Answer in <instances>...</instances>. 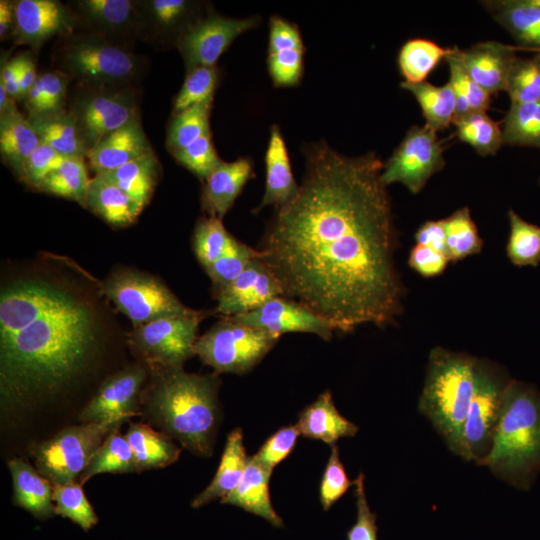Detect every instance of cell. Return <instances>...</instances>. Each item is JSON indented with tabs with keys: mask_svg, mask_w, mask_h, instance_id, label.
<instances>
[{
	"mask_svg": "<svg viewBox=\"0 0 540 540\" xmlns=\"http://www.w3.org/2000/svg\"><path fill=\"white\" fill-rule=\"evenodd\" d=\"M305 172L296 196L274 209L261 259L283 296L348 333L380 328L403 313L404 286L395 263L392 207L370 151L347 156L326 142L303 149Z\"/></svg>",
	"mask_w": 540,
	"mask_h": 540,
	"instance_id": "obj_1",
	"label": "cell"
},
{
	"mask_svg": "<svg viewBox=\"0 0 540 540\" xmlns=\"http://www.w3.org/2000/svg\"><path fill=\"white\" fill-rule=\"evenodd\" d=\"M100 326L86 300L52 281L23 278L0 296V397L4 412L52 396L90 364Z\"/></svg>",
	"mask_w": 540,
	"mask_h": 540,
	"instance_id": "obj_2",
	"label": "cell"
},
{
	"mask_svg": "<svg viewBox=\"0 0 540 540\" xmlns=\"http://www.w3.org/2000/svg\"><path fill=\"white\" fill-rule=\"evenodd\" d=\"M220 379L187 373L183 367L155 368L143 393L145 416L197 456L213 453L220 410Z\"/></svg>",
	"mask_w": 540,
	"mask_h": 540,
	"instance_id": "obj_3",
	"label": "cell"
},
{
	"mask_svg": "<svg viewBox=\"0 0 540 540\" xmlns=\"http://www.w3.org/2000/svg\"><path fill=\"white\" fill-rule=\"evenodd\" d=\"M519 489L540 471V392L511 379L489 453L478 462Z\"/></svg>",
	"mask_w": 540,
	"mask_h": 540,
	"instance_id": "obj_4",
	"label": "cell"
},
{
	"mask_svg": "<svg viewBox=\"0 0 540 540\" xmlns=\"http://www.w3.org/2000/svg\"><path fill=\"white\" fill-rule=\"evenodd\" d=\"M476 357L443 347L430 351L419 410L462 457L463 427L474 393Z\"/></svg>",
	"mask_w": 540,
	"mask_h": 540,
	"instance_id": "obj_5",
	"label": "cell"
},
{
	"mask_svg": "<svg viewBox=\"0 0 540 540\" xmlns=\"http://www.w3.org/2000/svg\"><path fill=\"white\" fill-rule=\"evenodd\" d=\"M58 69L83 85L136 86L145 76L148 59L103 37L73 33L54 47Z\"/></svg>",
	"mask_w": 540,
	"mask_h": 540,
	"instance_id": "obj_6",
	"label": "cell"
},
{
	"mask_svg": "<svg viewBox=\"0 0 540 540\" xmlns=\"http://www.w3.org/2000/svg\"><path fill=\"white\" fill-rule=\"evenodd\" d=\"M75 84L67 109L88 151L111 132L141 119L138 87Z\"/></svg>",
	"mask_w": 540,
	"mask_h": 540,
	"instance_id": "obj_7",
	"label": "cell"
},
{
	"mask_svg": "<svg viewBox=\"0 0 540 540\" xmlns=\"http://www.w3.org/2000/svg\"><path fill=\"white\" fill-rule=\"evenodd\" d=\"M279 338L223 317L198 337L194 352L216 373L246 374L275 346Z\"/></svg>",
	"mask_w": 540,
	"mask_h": 540,
	"instance_id": "obj_8",
	"label": "cell"
},
{
	"mask_svg": "<svg viewBox=\"0 0 540 540\" xmlns=\"http://www.w3.org/2000/svg\"><path fill=\"white\" fill-rule=\"evenodd\" d=\"M103 292L134 327L170 316H193L201 311L185 306L158 278L133 269L114 271Z\"/></svg>",
	"mask_w": 540,
	"mask_h": 540,
	"instance_id": "obj_9",
	"label": "cell"
},
{
	"mask_svg": "<svg viewBox=\"0 0 540 540\" xmlns=\"http://www.w3.org/2000/svg\"><path fill=\"white\" fill-rule=\"evenodd\" d=\"M121 424L82 423L61 430L34 447L37 470L52 485L77 481L104 439Z\"/></svg>",
	"mask_w": 540,
	"mask_h": 540,
	"instance_id": "obj_10",
	"label": "cell"
},
{
	"mask_svg": "<svg viewBox=\"0 0 540 540\" xmlns=\"http://www.w3.org/2000/svg\"><path fill=\"white\" fill-rule=\"evenodd\" d=\"M510 380L501 367L477 359L474 393L463 427L464 459L478 463L489 453Z\"/></svg>",
	"mask_w": 540,
	"mask_h": 540,
	"instance_id": "obj_11",
	"label": "cell"
},
{
	"mask_svg": "<svg viewBox=\"0 0 540 540\" xmlns=\"http://www.w3.org/2000/svg\"><path fill=\"white\" fill-rule=\"evenodd\" d=\"M205 313L170 316L134 327L129 334L131 349L153 369L183 367L195 355L197 332Z\"/></svg>",
	"mask_w": 540,
	"mask_h": 540,
	"instance_id": "obj_12",
	"label": "cell"
},
{
	"mask_svg": "<svg viewBox=\"0 0 540 540\" xmlns=\"http://www.w3.org/2000/svg\"><path fill=\"white\" fill-rule=\"evenodd\" d=\"M445 165L444 146L437 132L426 124L413 125L384 163L381 178L386 186L401 183L418 194Z\"/></svg>",
	"mask_w": 540,
	"mask_h": 540,
	"instance_id": "obj_13",
	"label": "cell"
},
{
	"mask_svg": "<svg viewBox=\"0 0 540 540\" xmlns=\"http://www.w3.org/2000/svg\"><path fill=\"white\" fill-rule=\"evenodd\" d=\"M258 16L230 18L212 10L192 25L178 42L186 70L197 66H216L220 56L244 32L255 28Z\"/></svg>",
	"mask_w": 540,
	"mask_h": 540,
	"instance_id": "obj_14",
	"label": "cell"
},
{
	"mask_svg": "<svg viewBox=\"0 0 540 540\" xmlns=\"http://www.w3.org/2000/svg\"><path fill=\"white\" fill-rule=\"evenodd\" d=\"M207 10L199 1L137 0L138 40L156 50L177 48L181 37Z\"/></svg>",
	"mask_w": 540,
	"mask_h": 540,
	"instance_id": "obj_15",
	"label": "cell"
},
{
	"mask_svg": "<svg viewBox=\"0 0 540 540\" xmlns=\"http://www.w3.org/2000/svg\"><path fill=\"white\" fill-rule=\"evenodd\" d=\"M147 370L134 365L108 377L79 415L82 423L116 424L141 415L138 409Z\"/></svg>",
	"mask_w": 540,
	"mask_h": 540,
	"instance_id": "obj_16",
	"label": "cell"
},
{
	"mask_svg": "<svg viewBox=\"0 0 540 540\" xmlns=\"http://www.w3.org/2000/svg\"><path fill=\"white\" fill-rule=\"evenodd\" d=\"M68 5L76 18L75 33L100 36L129 49L138 41L137 0H76Z\"/></svg>",
	"mask_w": 540,
	"mask_h": 540,
	"instance_id": "obj_17",
	"label": "cell"
},
{
	"mask_svg": "<svg viewBox=\"0 0 540 540\" xmlns=\"http://www.w3.org/2000/svg\"><path fill=\"white\" fill-rule=\"evenodd\" d=\"M15 27L11 37L20 45L38 51L54 36L76 31V18L68 4L57 0H16Z\"/></svg>",
	"mask_w": 540,
	"mask_h": 540,
	"instance_id": "obj_18",
	"label": "cell"
},
{
	"mask_svg": "<svg viewBox=\"0 0 540 540\" xmlns=\"http://www.w3.org/2000/svg\"><path fill=\"white\" fill-rule=\"evenodd\" d=\"M231 318L278 338L286 333L303 332L329 341L335 331L330 323L315 312L284 296L275 297L252 312Z\"/></svg>",
	"mask_w": 540,
	"mask_h": 540,
	"instance_id": "obj_19",
	"label": "cell"
},
{
	"mask_svg": "<svg viewBox=\"0 0 540 540\" xmlns=\"http://www.w3.org/2000/svg\"><path fill=\"white\" fill-rule=\"evenodd\" d=\"M278 296H283V290L277 277L258 257L237 279L215 295V312L222 317L246 314Z\"/></svg>",
	"mask_w": 540,
	"mask_h": 540,
	"instance_id": "obj_20",
	"label": "cell"
},
{
	"mask_svg": "<svg viewBox=\"0 0 540 540\" xmlns=\"http://www.w3.org/2000/svg\"><path fill=\"white\" fill-rule=\"evenodd\" d=\"M467 75L490 95L505 91L511 67L517 58L516 46L485 41L466 49L451 48Z\"/></svg>",
	"mask_w": 540,
	"mask_h": 540,
	"instance_id": "obj_21",
	"label": "cell"
},
{
	"mask_svg": "<svg viewBox=\"0 0 540 540\" xmlns=\"http://www.w3.org/2000/svg\"><path fill=\"white\" fill-rule=\"evenodd\" d=\"M304 52L298 26L280 16H271L267 66L274 86L299 84L304 70Z\"/></svg>",
	"mask_w": 540,
	"mask_h": 540,
	"instance_id": "obj_22",
	"label": "cell"
},
{
	"mask_svg": "<svg viewBox=\"0 0 540 540\" xmlns=\"http://www.w3.org/2000/svg\"><path fill=\"white\" fill-rule=\"evenodd\" d=\"M253 177L254 164L250 158L223 161L204 180L201 207L206 216L222 220Z\"/></svg>",
	"mask_w": 540,
	"mask_h": 540,
	"instance_id": "obj_23",
	"label": "cell"
},
{
	"mask_svg": "<svg viewBox=\"0 0 540 540\" xmlns=\"http://www.w3.org/2000/svg\"><path fill=\"white\" fill-rule=\"evenodd\" d=\"M153 151L141 119L105 136L87 153L86 159L95 175L115 170Z\"/></svg>",
	"mask_w": 540,
	"mask_h": 540,
	"instance_id": "obj_24",
	"label": "cell"
},
{
	"mask_svg": "<svg viewBox=\"0 0 540 540\" xmlns=\"http://www.w3.org/2000/svg\"><path fill=\"white\" fill-rule=\"evenodd\" d=\"M480 4L516 41L517 51H540V6L532 0H488Z\"/></svg>",
	"mask_w": 540,
	"mask_h": 540,
	"instance_id": "obj_25",
	"label": "cell"
},
{
	"mask_svg": "<svg viewBox=\"0 0 540 540\" xmlns=\"http://www.w3.org/2000/svg\"><path fill=\"white\" fill-rule=\"evenodd\" d=\"M265 191L256 211L274 209L291 201L299 190L292 172L288 150L278 125H273L265 153Z\"/></svg>",
	"mask_w": 540,
	"mask_h": 540,
	"instance_id": "obj_26",
	"label": "cell"
},
{
	"mask_svg": "<svg viewBox=\"0 0 540 540\" xmlns=\"http://www.w3.org/2000/svg\"><path fill=\"white\" fill-rule=\"evenodd\" d=\"M272 471L254 456H249L241 482L230 494L220 499V502L262 517L273 527H283V520L273 508L270 498L269 482Z\"/></svg>",
	"mask_w": 540,
	"mask_h": 540,
	"instance_id": "obj_27",
	"label": "cell"
},
{
	"mask_svg": "<svg viewBox=\"0 0 540 540\" xmlns=\"http://www.w3.org/2000/svg\"><path fill=\"white\" fill-rule=\"evenodd\" d=\"M13 483L12 502L39 520L55 514L53 485L37 469L21 458L8 462Z\"/></svg>",
	"mask_w": 540,
	"mask_h": 540,
	"instance_id": "obj_28",
	"label": "cell"
},
{
	"mask_svg": "<svg viewBox=\"0 0 540 540\" xmlns=\"http://www.w3.org/2000/svg\"><path fill=\"white\" fill-rule=\"evenodd\" d=\"M40 143L28 117L18 110L15 100L11 99L0 111V154L2 161L17 178L24 163Z\"/></svg>",
	"mask_w": 540,
	"mask_h": 540,
	"instance_id": "obj_29",
	"label": "cell"
},
{
	"mask_svg": "<svg viewBox=\"0 0 540 540\" xmlns=\"http://www.w3.org/2000/svg\"><path fill=\"white\" fill-rule=\"evenodd\" d=\"M300 435L335 445L342 437H353L358 427L337 410L330 391H324L299 414L297 421Z\"/></svg>",
	"mask_w": 540,
	"mask_h": 540,
	"instance_id": "obj_30",
	"label": "cell"
},
{
	"mask_svg": "<svg viewBox=\"0 0 540 540\" xmlns=\"http://www.w3.org/2000/svg\"><path fill=\"white\" fill-rule=\"evenodd\" d=\"M27 117L41 143L64 157L86 159L88 149L75 118L67 108L31 113Z\"/></svg>",
	"mask_w": 540,
	"mask_h": 540,
	"instance_id": "obj_31",
	"label": "cell"
},
{
	"mask_svg": "<svg viewBox=\"0 0 540 540\" xmlns=\"http://www.w3.org/2000/svg\"><path fill=\"white\" fill-rule=\"evenodd\" d=\"M85 208L115 228L131 225L143 208L103 175L91 178Z\"/></svg>",
	"mask_w": 540,
	"mask_h": 540,
	"instance_id": "obj_32",
	"label": "cell"
},
{
	"mask_svg": "<svg viewBox=\"0 0 540 540\" xmlns=\"http://www.w3.org/2000/svg\"><path fill=\"white\" fill-rule=\"evenodd\" d=\"M248 460L242 431L236 428L227 436L224 451L212 481L192 500L191 506L199 508L230 494L241 482Z\"/></svg>",
	"mask_w": 540,
	"mask_h": 540,
	"instance_id": "obj_33",
	"label": "cell"
},
{
	"mask_svg": "<svg viewBox=\"0 0 540 540\" xmlns=\"http://www.w3.org/2000/svg\"><path fill=\"white\" fill-rule=\"evenodd\" d=\"M125 437L133 450L138 472L166 467L177 461L181 453L171 437L148 424L130 423Z\"/></svg>",
	"mask_w": 540,
	"mask_h": 540,
	"instance_id": "obj_34",
	"label": "cell"
},
{
	"mask_svg": "<svg viewBox=\"0 0 540 540\" xmlns=\"http://www.w3.org/2000/svg\"><path fill=\"white\" fill-rule=\"evenodd\" d=\"M159 172L158 158L155 152L151 151L115 170L100 175L145 207L152 198Z\"/></svg>",
	"mask_w": 540,
	"mask_h": 540,
	"instance_id": "obj_35",
	"label": "cell"
},
{
	"mask_svg": "<svg viewBox=\"0 0 540 540\" xmlns=\"http://www.w3.org/2000/svg\"><path fill=\"white\" fill-rule=\"evenodd\" d=\"M400 86L415 97L425 118V124L433 130L442 131L454 122L456 97L449 82L438 86L427 81L413 84L403 81Z\"/></svg>",
	"mask_w": 540,
	"mask_h": 540,
	"instance_id": "obj_36",
	"label": "cell"
},
{
	"mask_svg": "<svg viewBox=\"0 0 540 540\" xmlns=\"http://www.w3.org/2000/svg\"><path fill=\"white\" fill-rule=\"evenodd\" d=\"M119 428L112 430L98 447L79 477L81 485L98 474L138 472L133 450Z\"/></svg>",
	"mask_w": 540,
	"mask_h": 540,
	"instance_id": "obj_37",
	"label": "cell"
},
{
	"mask_svg": "<svg viewBox=\"0 0 540 540\" xmlns=\"http://www.w3.org/2000/svg\"><path fill=\"white\" fill-rule=\"evenodd\" d=\"M90 181L85 158L65 157L36 190L75 201L85 207Z\"/></svg>",
	"mask_w": 540,
	"mask_h": 540,
	"instance_id": "obj_38",
	"label": "cell"
},
{
	"mask_svg": "<svg viewBox=\"0 0 540 540\" xmlns=\"http://www.w3.org/2000/svg\"><path fill=\"white\" fill-rule=\"evenodd\" d=\"M213 98L195 104L177 114L168 123L166 148L171 155L183 150L201 136L211 131L210 114Z\"/></svg>",
	"mask_w": 540,
	"mask_h": 540,
	"instance_id": "obj_39",
	"label": "cell"
},
{
	"mask_svg": "<svg viewBox=\"0 0 540 540\" xmlns=\"http://www.w3.org/2000/svg\"><path fill=\"white\" fill-rule=\"evenodd\" d=\"M447 49L436 42L414 38L403 44L398 54V66L407 83H421L445 59Z\"/></svg>",
	"mask_w": 540,
	"mask_h": 540,
	"instance_id": "obj_40",
	"label": "cell"
},
{
	"mask_svg": "<svg viewBox=\"0 0 540 540\" xmlns=\"http://www.w3.org/2000/svg\"><path fill=\"white\" fill-rule=\"evenodd\" d=\"M457 138L479 155L493 156L503 145L502 129L485 111H473L454 121Z\"/></svg>",
	"mask_w": 540,
	"mask_h": 540,
	"instance_id": "obj_41",
	"label": "cell"
},
{
	"mask_svg": "<svg viewBox=\"0 0 540 540\" xmlns=\"http://www.w3.org/2000/svg\"><path fill=\"white\" fill-rule=\"evenodd\" d=\"M501 129L503 145L540 149V101L511 102Z\"/></svg>",
	"mask_w": 540,
	"mask_h": 540,
	"instance_id": "obj_42",
	"label": "cell"
},
{
	"mask_svg": "<svg viewBox=\"0 0 540 540\" xmlns=\"http://www.w3.org/2000/svg\"><path fill=\"white\" fill-rule=\"evenodd\" d=\"M446 254L450 262H457L478 254L483 240L468 207H461L444 218Z\"/></svg>",
	"mask_w": 540,
	"mask_h": 540,
	"instance_id": "obj_43",
	"label": "cell"
},
{
	"mask_svg": "<svg viewBox=\"0 0 540 540\" xmlns=\"http://www.w3.org/2000/svg\"><path fill=\"white\" fill-rule=\"evenodd\" d=\"M509 235L506 254L517 267H537L540 264V226L523 219L513 209L508 210Z\"/></svg>",
	"mask_w": 540,
	"mask_h": 540,
	"instance_id": "obj_44",
	"label": "cell"
},
{
	"mask_svg": "<svg viewBox=\"0 0 540 540\" xmlns=\"http://www.w3.org/2000/svg\"><path fill=\"white\" fill-rule=\"evenodd\" d=\"M235 241L219 218L204 216L196 223L193 248L204 270L223 256Z\"/></svg>",
	"mask_w": 540,
	"mask_h": 540,
	"instance_id": "obj_45",
	"label": "cell"
},
{
	"mask_svg": "<svg viewBox=\"0 0 540 540\" xmlns=\"http://www.w3.org/2000/svg\"><path fill=\"white\" fill-rule=\"evenodd\" d=\"M445 60L448 63L450 72L448 82L451 84L456 97L455 120L473 111L487 112L491 102V95L467 75L451 48L447 49Z\"/></svg>",
	"mask_w": 540,
	"mask_h": 540,
	"instance_id": "obj_46",
	"label": "cell"
},
{
	"mask_svg": "<svg viewBox=\"0 0 540 540\" xmlns=\"http://www.w3.org/2000/svg\"><path fill=\"white\" fill-rule=\"evenodd\" d=\"M55 514L70 519L84 531L92 529L98 517L77 481L53 485Z\"/></svg>",
	"mask_w": 540,
	"mask_h": 540,
	"instance_id": "obj_47",
	"label": "cell"
},
{
	"mask_svg": "<svg viewBox=\"0 0 540 540\" xmlns=\"http://www.w3.org/2000/svg\"><path fill=\"white\" fill-rule=\"evenodd\" d=\"M186 71L183 85L173 101L172 114L213 98L219 82L217 66H197Z\"/></svg>",
	"mask_w": 540,
	"mask_h": 540,
	"instance_id": "obj_48",
	"label": "cell"
},
{
	"mask_svg": "<svg viewBox=\"0 0 540 540\" xmlns=\"http://www.w3.org/2000/svg\"><path fill=\"white\" fill-rule=\"evenodd\" d=\"M260 257V251L236 239L230 249L205 269L209 276L214 296L237 279L248 265Z\"/></svg>",
	"mask_w": 540,
	"mask_h": 540,
	"instance_id": "obj_49",
	"label": "cell"
},
{
	"mask_svg": "<svg viewBox=\"0 0 540 540\" xmlns=\"http://www.w3.org/2000/svg\"><path fill=\"white\" fill-rule=\"evenodd\" d=\"M505 92L511 102L540 101V54L529 58L517 57L508 75Z\"/></svg>",
	"mask_w": 540,
	"mask_h": 540,
	"instance_id": "obj_50",
	"label": "cell"
},
{
	"mask_svg": "<svg viewBox=\"0 0 540 540\" xmlns=\"http://www.w3.org/2000/svg\"><path fill=\"white\" fill-rule=\"evenodd\" d=\"M172 156L179 165L203 181L223 162L214 147L211 131Z\"/></svg>",
	"mask_w": 540,
	"mask_h": 540,
	"instance_id": "obj_51",
	"label": "cell"
},
{
	"mask_svg": "<svg viewBox=\"0 0 540 540\" xmlns=\"http://www.w3.org/2000/svg\"><path fill=\"white\" fill-rule=\"evenodd\" d=\"M354 485L347 476L339 457L337 445L331 446V453L321 478L319 499L324 511H328Z\"/></svg>",
	"mask_w": 540,
	"mask_h": 540,
	"instance_id": "obj_52",
	"label": "cell"
},
{
	"mask_svg": "<svg viewBox=\"0 0 540 540\" xmlns=\"http://www.w3.org/2000/svg\"><path fill=\"white\" fill-rule=\"evenodd\" d=\"M300 435L298 426H284L272 434L253 456L263 465L274 469L294 450Z\"/></svg>",
	"mask_w": 540,
	"mask_h": 540,
	"instance_id": "obj_53",
	"label": "cell"
},
{
	"mask_svg": "<svg viewBox=\"0 0 540 540\" xmlns=\"http://www.w3.org/2000/svg\"><path fill=\"white\" fill-rule=\"evenodd\" d=\"M50 146L40 143L28 157L18 179L27 186L36 189L40 182L64 160Z\"/></svg>",
	"mask_w": 540,
	"mask_h": 540,
	"instance_id": "obj_54",
	"label": "cell"
},
{
	"mask_svg": "<svg viewBox=\"0 0 540 540\" xmlns=\"http://www.w3.org/2000/svg\"><path fill=\"white\" fill-rule=\"evenodd\" d=\"M354 487L357 516L347 532V540H377V516L371 511L366 498L363 473L354 480Z\"/></svg>",
	"mask_w": 540,
	"mask_h": 540,
	"instance_id": "obj_55",
	"label": "cell"
},
{
	"mask_svg": "<svg viewBox=\"0 0 540 540\" xmlns=\"http://www.w3.org/2000/svg\"><path fill=\"white\" fill-rule=\"evenodd\" d=\"M38 76L42 84V99L35 113L65 109L67 89L72 81L70 77L59 70L44 72Z\"/></svg>",
	"mask_w": 540,
	"mask_h": 540,
	"instance_id": "obj_56",
	"label": "cell"
},
{
	"mask_svg": "<svg viewBox=\"0 0 540 540\" xmlns=\"http://www.w3.org/2000/svg\"><path fill=\"white\" fill-rule=\"evenodd\" d=\"M449 262L445 253L420 244L412 247L408 257L409 267L425 278L441 275Z\"/></svg>",
	"mask_w": 540,
	"mask_h": 540,
	"instance_id": "obj_57",
	"label": "cell"
},
{
	"mask_svg": "<svg viewBox=\"0 0 540 540\" xmlns=\"http://www.w3.org/2000/svg\"><path fill=\"white\" fill-rule=\"evenodd\" d=\"M414 239L416 244L428 246L446 254L444 219L425 221L415 232Z\"/></svg>",
	"mask_w": 540,
	"mask_h": 540,
	"instance_id": "obj_58",
	"label": "cell"
},
{
	"mask_svg": "<svg viewBox=\"0 0 540 540\" xmlns=\"http://www.w3.org/2000/svg\"><path fill=\"white\" fill-rule=\"evenodd\" d=\"M27 54L18 55L3 62L0 83L4 84L9 96L15 101L19 98L20 78Z\"/></svg>",
	"mask_w": 540,
	"mask_h": 540,
	"instance_id": "obj_59",
	"label": "cell"
},
{
	"mask_svg": "<svg viewBox=\"0 0 540 540\" xmlns=\"http://www.w3.org/2000/svg\"><path fill=\"white\" fill-rule=\"evenodd\" d=\"M15 27L14 1H0V38L12 36Z\"/></svg>",
	"mask_w": 540,
	"mask_h": 540,
	"instance_id": "obj_60",
	"label": "cell"
},
{
	"mask_svg": "<svg viewBox=\"0 0 540 540\" xmlns=\"http://www.w3.org/2000/svg\"><path fill=\"white\" fill-rule=\"evenodd\" d=\"M38 75L36 73V65L33 60L28 54L26 55V59L24 62L21 78H20V92H19V101H24L25 97L27 96L30 88L33 86L34 82L36 81Z\"/></svg>",
	"mask_w": 540,
	"mask_h": 540,
	"instance_id": "obj_61",
	"label": "cell"
},
{
	"mask_svg": "<svg viewBox=\"0 0 540 540\" xmlns=\"http://www.w3.org/2000/svg\"><path fill=\"white\" fill-rule=\"evenodd\" d=\"M534 4L540 6V0H532Z\"/></svg>",
	"mask_w": 540,
	"mask_h": 540,
	"instance_id": "obj_62",
	"label": "cell"
},
{
	"mask_svg": "<svg viewBox=\"0 0 540 540\" xmlns=\"http://www.w3.org/2000/svg\"><path fill=\"white\" fill-rule=\"evenodd\" d=\"M539 186H540V178H539Z\"/></svg>",
	"mask_w": 540,
	"mask_h": 540,
	"instance_id": "obj_63",
	"label": "cell"
},
{
	"mask_svg": "<svg viewBox=\"0 0 540 540\" xmlns=\"http://www.w3.org/2000/svg\"><path fill=\"white\" fill-rule=\"evenodd\" d=\"M536 53H539V54H540V51H539V52H536Z\"/></svg>",
	"mask_w": 540,
	"mask_h": 540,
	"instance_id": "obj_64",
	"label": "cell"
}]
</instances>
